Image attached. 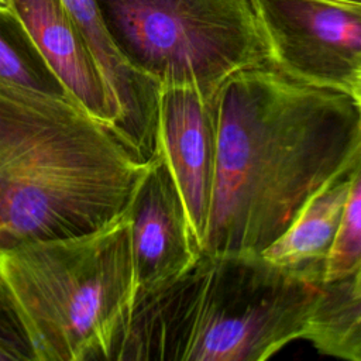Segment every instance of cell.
Segmentation results:
<instances>
[{"instance_id": "1", "label": "cell", "mask_w": 361, "mask_h": 361, "mask_svg": "<svg viewBox=\"0 0 361 361\" xmlns=\"http://www.w3.org/2000/svg\"><path fill=\"white\" fill-rule=\"evenodd\" d=\"M361 149V107L345 90L274 62L217 92L216 172L202 252L261 254Z\"/></svg>"}, {"instance_id": "2", "label": "cell", "mask_w": 361, "mask_h": 361, "mask_svg": "<svg viewBox=\"0 0 361 361\" xmlns=\"http://www.w3.org/2000/svg\"><path fill=\"white\" fill-rule=\"evenodd\" d=\"M148 165L68 93L0 80V247L107 223Z\"/></svg>"}, {"instance_id": "3", "label": "cell", "mask_w": 361, "mask_h": 361, "mask_svg": "<svg viewBox=\"0 0 361 361\" xmlns=\"http://www.w3.org/2000/svg\"><path fill=\"white\" fill-rule=\"evenodd\" d=\"M322 282L261 254L200 252L134 300L113 360L264 361L305 338Z\"/></svg>"}, {"instance_id": "4", "label": "cell", "mask_w": 361, "mask_h": 361, "mask_svg": "<svg viewBox=\"0 0 361 361\" xmlns=\"http://www.w3.org/2000/svg\"><path fill=\"white\" fill-rule=\"evenodd\" d=\"M134 298L128 206L85 233L0 247V307L30 360L111 361Z\"/></svg>"}, {"instance_id": "5", "label": "cell", "mask_w": 361, "mask_h": 361, "mask_svg": "<svg viewBox=\"0 0 361 361\" xmlns=\"http://www.w3.org/2000/svg\"><path fill=\"white\" fill-rule=\"evenodd\" d=\"M114 42L161 87L216 94L272 62L257 0H96Z\"/></svg>"}, {"instance_id": "6", "label": "cell", "mask_w": 361, "mask_h": 361, "mask_svg": "<svg viewBox=\"0 0 361 361\" xmlns=\"http://www.w3.org/2000/svg\"><path fill=\"white\" fill-rule=\"evenodd\" d=\"M257 1L278 68L313 85L351 92L361 71V1Z\"/></svg>"}, {"instance_id": "7", "label": "cell", "mask_w": 361, "mask_h": 361, "mask_svg": "<svg viewBox=\"0 0 361 361\" xmlns=\"http://www.w3.org/2000/svg\"><path fill=\"white\" fill-rule=\"evenodd\" d=\"M135 299L171 282L202 250L179 189L161 154L149 162L128 204Z\"/></svg>"}, {"instance_id": "8", "label": "cell", "mask_w": 361, "mask_h": 361, "mask_svg": "<svg viewBox=\"0 0 361 361\" xmlns=\"http://www.w3.org/2000/svg\"><path fill=\"white\" fill-rule=\"evenodd\" d=\"M158 147L202 250L216 172L217 93L161 87Z\"/></svg>"}, {"instance_id": "9", "label": "cell", "mask_w": 361, "mask_h": 361, "mask_svg": "<svg viewBox=\"0 0 361 361\" xmlns=\"http://www.w3.org/2000/svg\"><path fill=\"white\" fill-rule=\"evenodd\" d=\"M79 30L100 75L113 128L145 161L158 147L161 86L135 68L114 42L96 0H61Z\"/></svg>"}, {"instance_id": "10", "label": "cell", "mask_w": 361, "mask_h": 361, "mask_svg": "<svg viewBox=\"0 0 361 361\" xmlns=\"http://www.w3.org/2000/svg\"><path fill=\"white\" fill-rule=\"evenodd\" d=\"M11 8L61 89L111 126L96 63L62 1L13 0Z\"/></svg>"}, {"instance_id": "11", "label": "cell", "mask_w": 361, "mask_h": 361, "mask_svg": "<svg viewBox=\"0 0 361 361\" xmlns=\"http://www.w3.org/2000/svg\"><path fill=\"white\" fill-rule=\"evenodd\" d=\"M351 166L309 197L289 227L261 252L264 258L285 268L307 271L323 281L324 262L343 221Z\"/></svg>"}, {"instance_id": "12", "label": "cell", "mask_w": 361, "mask_h": 361, "mask_svg": "<svg viewBox=\"0 0 361 361\" xmlns=\"http://www.w3.org/2000/svg\"><path fill=\"white\" fill-rule=\"evenodd\" d=\"M305 338L320 353L361 361V276L322 282Z\"/></svg>"}, {"instance_id": "13", "label": "cell", "mask_w": 361, "mask_h": 361, "mask_svg": "<svg viewBox=\"0 0 361 361\" xmlns=\"http://www.w3.org/2000/svg\"><path fill=\"white\" fill-rule=\"evenodd\" d=\"M0 80L42 90H62L11 7H0Z\"/></svg>"}, {"instance_id": "14", "label": "cell", "mask_w": 361, "mask_h": 361, "mask_svg": "<svg viewBox=\"0 0 361 361\" xmlns=\"http://www.w3.org/2000/svg\"><path fill=\"white\" fill-rule=\"evenodd\" d=\"M361 265V149L350 171V190L343 221L324 262L323 282L353 275Z\"/></svg>"}, {"instance_id": "15", "label": "cell", "mask_w": 361, "mask_h": 361, "mask_svg": "<svg viewBox=\"0 0 361 361\" xmlns=\"http://www.w3.org/2000/svg\"><path fill=\"white\" fill-rule=\"evenodd\" d=\"M0 341L6 347H8L14 354H17L20 360H30L27 347L24 345L23 340L20 338L13 324L8 322V319L3 313L1 307H0Z\"/></svg>"}, {"instance_id": "16", "label": "cell", "mask_w": 361, "mask_h": 361, "mask_svg": "<svg viewBox=\"0 0 361 361\" xmlns=\"http://www.w3.org/2000/svg\"><path fill=\"white\" fill-rule=\"evenodd\" d=\"M17 360H20L17 354H14L8 347H6L0 341V361H17Z\"/></svg>"}, {"instance_id": "17", "label": "cell", "mask_w": 361, "mask_h": 361, "mask_svg": "<svg viewBox=\"0 0 361 361\" xmlns=\"http://www.w3.org/2000/svg\"><path fill=\"white\" fill-rule=\"evenodd\" d=\"M354 97H355V100L358 102V104H360V107H361V71H360V73L357 75V78H355V80H354V83H353V87H351V92H350Z\"/></svg>"}, {"instance_id": "18", "label": "cell", "mask_w": 361, "mask_h": 361, "mask_svg": "<svg viewBox=\"0 0 361 361\" xmlns=\"http://www.w3.org/2000/svg\"><path fill=\"white\" fill-rule=\"evenodd\" d=\"M11 1H13V0H0V7H7V8H10V7H11Z\"/></svg>"}, {"instance_id": "19", "label": "cell", "mask_w": 361, "mask_h": 361, "mask_svg": "<svg viewBox=\"0 0 361 361\" xmlns=\"http://www.w3.org/2000/svg\"><path fill=\"white\" fill-rule=\"evenodd\" d=\"M354 274H355V275H360V276H361V265H360V268H358V269H357V271H355Z\"/></svg>"}, {"instance_id": "20", "label": "cell", "mask_w": 361, "mask_h": 361, "mask_svg": "<svg viewBox=\"0 0 361 361\" xmlns=\"http://www.w3.org/2000/svg\"><path fill=\"white\" fill-rule=\"evenodd\" d=\"M353 1H361V0H353Z\"/></svg>"}]
</instances>
